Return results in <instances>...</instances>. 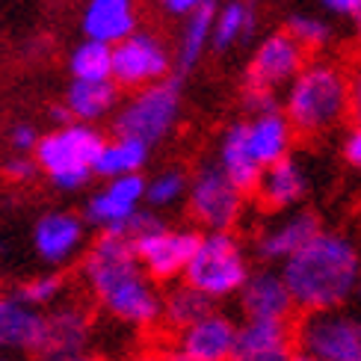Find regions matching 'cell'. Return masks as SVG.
<instances>
[{"instance_id":"6da1fadb","label":"cell","mask_w":361,"mask_h":361,"mask_svg":"<svg viewBox=\"0 0 361 361\" xmlns=\"http://www.w3.org/2000/svg\"><path fill=\"white\" fill-rule=\"evenodd\" d=\"M80 279L101 314L128 329L160 326L163 290L142 269L130 240L118 234H98L80 258Z\"/></svg>"},{"instance_id":"7a4b0ae2","label":"cell","mask_w":361,"mask_h":361,"mask_svg":"<svg viewBox=\"0 0 361 361\" xmlns=\"http://www.w3.org/2000/svg\"><path fill=\"white\" fill-rule=\"evenodd\" d=\"M279 269L299 314L341 311L358 290L361 252L353 237L320 231Z\"/></svg>"},{"instance_id":"3957f363","label":"cell","mask_w":361,"mask_h":361,"mask_svg":"<svg viewBox=\"0 0 361 361\" xmlns=\"http://www.w3.org/2000/svg\"><path fill=\"white\" fill-rule=\"evenodd\" d=\"M281 113L288 116L296 137H323L335 130L343 118L353 116V89L350 78L335 63L314 59L290 80L281 101Z\"/></svg>"},{"instance_id":"277c9868","label":"cell","mask_w":361,"mask_h":361,"mask_svg":"<svg viewBox=\"0 0 361 361\" xmlns=\"http://www.w3.org/2000/svg\"><path fill=\"white\" fill-rule=\"evenodd\" d=\"M118 237L130 240L142 269L160 288L163 284L169 288L184 279L192 255L202 243V231L195 225H169L157 210L148 207H142Z\"/></svg>"},{"instance_id":"5b68a950","label":"cell","mask_w":361,"mask_h":361,"mask_svg":"<svg viewBox=\"0 0 361 361\" xmlns=\"http://www.w3.org/2000/svg\"><path fill=\"white\" fill-rule=\"evenodd\" d=\"M104 142L107 137L95 125H54L48 133H42L33 160L51 187L59 192H80L95 178V163Z\"/></svg>"},{"instance_id":"8992f818","label":"cell","mask_w":361,"mask_h":361,"mask_svg":"<svg viewBox=\"0 0 361 361\" xmlns=\"http://www.w3.org/2000/svg\"><path fill=\"white\" fill-rule=\"evenodd\" d=\"M252 276V258L234 231H210L202 234L192 261L180 281H187L214 305L225 299H237L246 279Z\"/></svg>"},{"instance_id":"52a82bcc","label":"cell","mask_w":361,"mask_h":361,"mask_svg":"<svg viewBox=\"0 0 361 361\" xmlns=\"http://www.w3.org/2000/svg\"><path fill=\"white\" fill-rule=\"evenodd\" d=\"M180 113H184L180 80L166 78L160 83L137 89V92L128 95V101L118 104V110L113 116V130L118 137L140 140L148 148H154L178 130Z\"/></svg>"},{"instance_id":"ba28073f","label":"cell","mask_w":361,"mask_h":361,"mask_svg":"<svg viewBox=\"0 0 361 361\" xmlns=\"http://www.w3.org/2000/svg\"><path fill=\"white\" fill-rule=\"evenodd\" d=\"M249 195L237 190L214 160L202 163L190 175L187 190V216L202 234L210 231H234L246 214Z\"/></svg>"},{"instance_id":"9c48e42d","label":"cell","mask_w":361,"mask_h":361,"mask_svg":"<svg viewBox=\"0 0 361 361\" xmlns=\"http://www.w3.org/2000/svg\"><path fill=\"white\" fill-rule=\"evenodd\" d=\"M296 350L323 361H361V317L350 311L302 314L293 326Z\"/></svg>"},{"instance_id":"30bf717a","label":"cell","mask_w":361,"mask_h":361,"mask_svg":"<svg viewBox=\"0 0 361 361\" xmlns=\"http://www.w3.org/2000/svg\"><path fill=\"white\" fill-rule=\"evenodd\" d=\"M175 56L169 54L166 42L154 33L137 30L125 42L113 44V80L118 89L137 92L152 83L169 78Z\"/></svg>"},{"instance_id":"8fae6325","label":"cell","mask_w":361,"mask_h":361,"mask_svg":"<svg viewBox=\"0 0 361 361\" xmlns=\"http://www.w3.org/2000/svg\"><path fill=\"white\" fill-rule=\"evenodd\" d=\"M142 207H145V175L107 178L83 202V219L86 225L98 228V234H122L128 222Z\"/></svg>"},{"instance_id":"7c38bea8","label":"cell","mask_w":361,"mask_h":361,"mask_svg":"<svg viewBox=\"0 0 361 361\" xmlns=\"http://www.w3.org/2000/svg\"><path fill=\"white\" fill-rule=\"evenodd\" d=\"M305 63H308V54L299 48L288 30L269 33L249 59L243 89L276 95L279 89L290 86V80L305 68Z\"/></svg>"},{"instance_id":"4fadbf2b","label":"cell","mask_w":361,"mask_h":361,"mask_svg":"<svg viewBox=\"0 0 361 361\" xmlns=\"http://www.w3.org/2000/svg\"><path fill=\"white\" fill-rule=\"evenodd\" d=\"M86 219L83 214H74L66 207H54L33 222V252L42 264L48 267H68L71 261L83 258L86 252Z\"/></svg>"},{"instance_id":"5bb4252c","label":"cell","mask_w":361,"mask_h":361,"mask_svg":"<svg viewBox=\"0 0 361 361\" xmlns=\"http://www.w3.org/2000/svg\"><path fill=\"white\" fill-rule=\"evenodd\" d=\"M237 326L231 314L214 308L199 323L178 332L175 347L166 353L169 361H231Z\"/></svg>"},{"instance_id":"9a60e30c","label":"cell","mask_w":361,"mask_h":361,"mask_svg":"<svg viewBox=\"0 0 361 361\" xmlns=\"http://www.w3.org/2000/svg\"><path fill=\"white\" fill-rule=\"evenodd\" d=\"M320 231H323V225L314 210H305V207L288 210V214H279L273 222H267L258 231V237H255V255L267 267H281L302 246H308Z\"/></svg>"},{"instance_id":"2e32d148","label":"cell","mask_w":361,"mask_h":361,"mask_svg":"<svg viewBox=\"0 0 361 361\" xmlns=\"http://www.w3.org/2000/svg\"><path fill=\"white\" fill-rule=\"evenodd\" d=\"M92 341V311L80 302H59L44 311V338L36 358L42 361H66L71 355L86 353Z\"/></svg>"},{"instance_id":"e0dca14e","label":"cell","mask_w":361,"mask_h":361,"mask_svg":"<svg viewBox=\"0 0 361 361\" xmlns=\"http://www.w3.org/2000/svg\"><path fill=\"white\" fill-rule=\"evenodd\" d=\"M237 308L243 320H288L296 314L293 296L288 290L281 269H252L243 290L237 293Z\"/></svg>"},{"instance_id":"ac0fdd59","label":"cell","mask_w":361,"mask_h":361,"mask_svg":"<svg viewBox=\"0 0 361 361\" xmlns=\"http://www.w3.org/2000/svg\"><path fill=\"white\" fill-rule=\"evenodd\" d=\"M44 338V311L27 305L15 290H0V353L39 355Z\"/></svg>"},{"instance_id":"d6986e66","label":"cell","mask_w":361,"mask_h":361,"mask_svg":"<svg viewBox=\"0 0 361 361\" xmlns=\"http://www.w3.org/2000/svg\"><path fill=\"white\" fill-rule=\"evenodd\" d=\"M296 338L288 320H243L231 361H293Z\"/></svg>"},{"instance_id":"ffe728a7","label":"cell","mask_w":361,"mask_h":361,"mask_svg":"<svg viewBox=\"0 0 361 361\" xmlns=\"http://www.w3.org/2000/svg\"><path fill=\"white\" fill-rule=\"evenodd\" d=\"M311 180L305 166L299 163L293 154L284 157L279 163H273L269 169H264L261 184L255 190V199L269 214H288V210L302 207V202L308 199Z\"/></svg>"},{"instance_id":"44dd1931","label":"cell","mask_w":361,"mask_h":361,"mask_svg":"<svg viewBox=\"0 0 361 361\" xmlns=\"http://www.w3.org/2000/svg\"><path fill=\"white\" fill-rule=\"evenodd\" d=\"M137 0H86L83 15H80V30L83 39L104 42V44H118L130 33H137Z\"/></svg>"},{"instance_id":"7402d4cb","label":"cell","mask_w":361,"mask_h":361,"mask_svg":"<svg viewBox=\"0 0 361 361\" xmlns=\"http://www.w3.org/2000/svg\"><path fill=\"white\" fill-rule=\"evenodd\" d=\"M246 122V142L252 157L258 160L261 169H269L273 163L290 157L293 152V140L296 133L288 122V116L281 110H269V113H258L243 118Z\"/></svg>"},{"instance_id":"603a6c76","label":"cell","mask_w":361,"mask_h":361,"mask_svg":"<svg viewBox=\"0 0 361 361\" xmlns=\"http://www.w3.org/2000/svg\"><path fill=\"white\" fill-rule=\"evenodd\" d=\"M214 163L225 172V178H228L237 190H243L246 195H255V190H258V184H261L264 169L258 166V160H255L252 152H249L246 122H234V125H228L222 130Z\"/></svg>"},{"instance_id":"cb8c5ba5","label":"cell","mask_w":361,"mask_h":361,"mask_svg":"<svg viewBox=\"0 0 361 361\" xmlns=\"http://www.w3.org/2000/svg\"><path fill=\"white\" fill-rule=\"evenodd\" d=\"M118 104H122V89L116 86V80H71L63 98L68 118L83 125H98L116 116Z\"/></svg>"},{"instance_id":"d4e9b609","label":"cell","mask_w":361,"mask_h":361,"mask_svg":"<svg viewBox=\"0 0 361 361\" xmlns=\"http://www.w3.org/2000/svg\"><path fill=\"white\" fill-rule=\"evenodd\" d=\"M214 18H216V4L204 0V4L187 15L184 30H180L178 48H175V71L190 74L202 63L204 51L210 48V36H214Z\"/></svg>"},{"instance_id":"484cf974","label":"cell","mask_w":361,"mask_h":361,"mask_svg":"<svg viewBox=\"0 0 361 361\" xmlns=\"http://www.w3.org/2000/svg\"><path fill=\"white\" fill-rule=\"evenodd\" d=\"M216 305L207 296H202L195 288H190L187 281H175L163 290V311H160V323L169 332H184L187 326L199 323L204 314H210Z\"/></svg>"},{"instance_id":"4316f807","label":"cell","mask_w":361,"mask_h":361,"mask_svg":"<svg viewBox=\"0 0 361 361\" xmlns=\"http://www.w3.org/2000/svg\"><path fill=\"white\" fill-rule=\"evenodd\" d=\"M152 157V148L140 140L130 137H116L104 142L98 163H95V178L107 180V178H122V175H142Z\"/></svg>"},{"instance_id":"83f0119b","label":"cell","mask_w":361,"mask_h":361,"mask_svg":"<svg viewBox=\"0 0 361 361\" xmlns=\"http://www.w3.org/2000/svg\"><path fill=\"white\" fill-rule=\"evenodd\" d=\"M258 24V15L249 0H228L225 6H216L214 18V36H210V48L216 54H225L237 48L240 42H249Z\"/></svg>"},{"instance_id":"f1b7e54d","label":"cell","mask_w":361,"mask_h":361,"mask_svg":"<svg viewBox=\"0 0 361 361\" xmlns=\"http://www.w3.org/2000/svg\"><path fill=\"white\" fill-rule=\"evenodd\" d=\"M187 190H190V175L180 166H166L154 172L152 178H145V207L157 210V214L172 210L187 202Z\"/></svg>"},{"instance_id":"f546056e","label":"cell","mask_w":361,"mask_h":361,"mask_svg":"<svg viewBox=\"0 0 361 361\" xmlns=\"http://www.w3.org/2000/svg\"><path fill=\"white\" fill-rule=\"evenodd\" d=\"M68 74L71 80H113V48L83 39L68 54Z\"/></svg>"},{"instance_id":"4dcf8cb0","label":"cell","mask_w":361,"mask_h":361,"mask_svg":"<svg viewBox=\"0 0 361 361\" xmlns=\"http://www.w3.org/2000/svg\"><path fill=\"white\" fill-rule=\"evenodd\" d=\"M27 305H33L39 311H48L54 305H59L66 299V276L59 269H51V273H39V276H30L27 281H21L15 288Z\"/></svg>"},{"instance_id":"1f68e13d","label":"cell","mask_w":361,"mask_h":361,"mask_svg":"<svg viewBox=\"0 0 361 361\" xmlns=\"http://www.w3.org/2000/svg\"><path fill=\"white\" fill-rule=\"evenodd\" d=\"M288 33L296 39V44L302 48L305 54L308 51H323L329 39H332V30H329L326 21L314 18V15H290L288 18Z\"/></svg>"},{"instance_id":"d6a6232c","label":"cell","mask_w":361,"mask_h":361,"mask_svg":"<svg viewBox=\"0 0 361 361\" xmlns=\"http://www.w3.org/2000/svg\"><path fill=\"white\" fill-rule=\"evenodd\" d=\"M39 175V166L33 154H12L6 163H4V178L12 180V184H27Z\"/></svg>"},{"instance_id":"836d02e7","label":"cell","mask_w":361,"mask_h":361,"mask_svg":"<svg viewBox=\"0 0 361 361\" xmlns=\"http://www.w3.org/2000/svg\"><path fill=\"white\" fill-rule=\"evenodd\" d=\"M39 140H42V133L36 130V125H30V122H18V125H12V130H9L12 154H33Z\"/></svg>"},{"instance_id":"e575fe53","label":"cell","mask_w":361,"mask_h":361,"mask_svg":"<svg viewBox=\"0 0 361 361\" xmlns=\"http://www.w3.org/2000/svg\"><path fill=\"white\" fill-rule=\"evenodd\" d=\"M343 160L350 163V166L361 175V128H353L347 137H343Z\"/></svg>"},{"instance_id":"d590c367","label":"cell","mask_w":361,"mask_h":361,"mask_svg":"<svg viewBox=\"0 0 361 361\" xmlns=\"http://www.w3.org/2000/svg\"><path fill=\"white\" fill-rule=\"evenodd\" d=\"M320 4L332 15H343V18H358L361 15V0H320Z\"/></svg>"},{"instance_id":"8d00e7d4","label":"cell","mask_w":361,"mask_h":361,"mask_svg":"<svg viewBox=\"0 0 361 361\" xmlns=\"http://www.w3.org/2000/svg\"><path fill=\"white\" fill-rule=\"evenodd\" d=\"M157 4H160L163 9H166L169 15H178V18L184 15V18H187L190 12H195V9H199V6L204 4V0H157Z\"/></svg>"},{"instance_id":"74e56055","label":"cell","mask_w":361,"mask_h":361,"mask_svg":"<svg viewBox=\"0 0 361 361\" xmlns=\"http://www.w3.org/2000/svg\"><path fill=\"white\" fill-rule=\"evenodd\" d=\"M66 361H107V358H101V355H92V353H80V355H71Z\"/></svg>"},{"instance_id":"f35d334b","label":"cell","mask_w":361,"mask_h":361,"mask_svg":"<svg viewBox=\"0 0 361 361\" xmlns=\"http://www.w3.org/2000/svg\"><path fill=\"white\" fill-rule=\"evenodd\" d=\"M293 361H323V358H317V355H308V353H302V350H296Z\"/></svg>"},{"instance_id":"ab89813d","label":"cell","mask_w":361,"mask_h":361,"mask_svg":"<svg viewBox=\"0 0 361 361\" xmlns=\"http://www.w3.org/2000/svg\"><path fill=\"white\" fill-rule=\"evenodd\" d=\"M353 118H355V128H361V101H353Z\"/></svg>"},{"instance_id":"60d3db41","label":"cell","mask_w":361,"mask_h":361,"mask_svg":"<svg viewBox=\"0 0 361 361\" xmlns=\"http://www.w3.org/2000/svg\"><path fill=\"white\" fill-rule=\"evenodd\" d=\"M133 361H169L166 355H140V358H133Z\"/></svg>"},{"instance_id":"b9f144b4","label":"cell","mask_w":361,"mask_h":361,"mask_svg":"<svg viewBox=\"0 0 361 361\" xmlns=\"http://www.w3.org/2000/svg\"><path fill=\"white\" fill-rule=\"evenodd\" d=\"M4 264H6V246L0 243V276H4Z\"/></svg>"},{"instance_id":"7bdbcfd3","label":"cell","mask_w":361,"mask_h":361,"mask_svg":"<svg viewBox=\"0 0 361 361\" xmlns=\"http://www.w3.org/2000/svg\"><path fill=\"white\" fill-rule=\"evenodd\" d=\"M353 24H355V39L361 42V15H358V18H353Z\"/></svg>"},{"instance_id":"ee69618b","label":"cell","mask_w":361,"mask_h":361,"mask_svg":"<svg viewBox=\"0 0 361 361\" xmlns=\"http://www.w3.org/2000/svg\"><path fill=\"white\" fill-rule=\"evenodd\" d=\"M0 361H18L15 355H6V353H0Z\"/></svg>"},{"instance_id":"f6af8a7d","label":"cell","mask_w":361,"mask_h":361,"mask_svg":"<svg viewBox=\"0 0 361 361\" xmlns=\"http://www.w3.org/2000/svg\"><path fill=\"white\" fill-rule=\"evenodd\" d=\"M355 296L361 299V276H358V290H355Z\"/></svg>"}]
</instances>
